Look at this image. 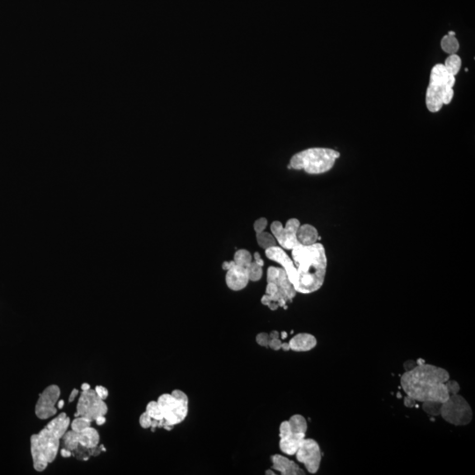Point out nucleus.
I'll return each mask as SVG.
<instances>
[{
	"label": "nucleus",
	"instance_id": "obj_1",
	"mask_svg": "<svg viewBox=\"0 0 475 475\" xmlns=\"http://www.w3.org/2000/svg\"><path fill=\"white\" fill-rule=\"evenodd\" d=\"M450 374L443 368L428 363H417L400 377L405 393L417 402L434 401L442 403L449 398L445 382Z\"/></svg>",
	"mask_w": 475,
	"mask_h": 475
},
{
	"label": "nucleus",
	"instance_id": "obj_2",
	"mask_svg": "<svg viewBox=\"0 0 475 475\" xmlns=\"http://www.w3.org/2000/svg\"><path fill=\"white\" fill-rule=\"evenodd\" d=\"M292 251V259L296 268V292L311 294L319 291L324 283L328 268L323 245L318 242L310 246L298 245Z\"/></svg>",
	"mask_w": 475,
	"mask_h": 475
},
{
	"label": "nucleus",
	"instance_id": "obj_3",
	"mask_svg": "<svg viewBox=\"0 0 475 475\" xmlns=\"http://www.w3.org/2000/svg\"><path fill=\"white\" fill-rule=\"evenodd\" d=\"M70 426V418L66 413L57 415L45 428L30 438V449L33 468L43 472L56 459L59 451L60 439Z\"/></svg>",
	"mask_w": 475,
	"mask_h": 475
},
{
	"label": "nucleus",
	"instance_id": "obj_4",
	"mask_svg": "<svg viewBox=\"0 0 475 475\" xmlns=\"http://www.w3.org/2000/svg\"><path fill=\"white\" fill-rule=\"evenodd\" d=\"M455 82V76L447 71L443 64H438L433 67L426 92V106L429 112L437 113L443 105L452 102Z\"/></svg>",
	"mask_w": 475,
	"mask_h": 475
},
{
	"label": "nucleus",
	"instance_id": "obj_5",
	"mask_svg": "<svg viewBox=\"0 0 475 475\" xmlns=\"http://www.w3.org/2000/svg\"><path fill=\"white\" fill-rule=\"evenodd\" d=\"M339 157L340 153L333 149L310 148L293 156L289 168L303 170L310 174H324L333 168Z\"/></svg>",
	"mask_w": 475,
	"mask_h": 475
},
{
	"label": "nucleus",
	"instance_id": "obj_6",
	"mask_svg": "<svg viewBox=\"0 0 475 475\" xmlns=\"http://www.w3.org/2000/svg\"><path fill=\"white\" fill-rule=\"evenodd\" d=\"M158 403L163 415L160 428L168 429L182 423L188 414V397L183 391L174 390L159 397Z\"/></svg>",
	"mask_w": 475,
	"mask_h": 475
},
{
	"label": "nucleus",
	"instance_id": "obj_7",
	"mask_svg": "<svg viewBox=\"0 0 475 475\" xmlns=\"http://www.w3.org/2000/svg\"><path fill=\"white\" fill-rule=\"evenodd\" d=\"M473 410L464 397L459 393L449 396L441 406L440 415L448 424L466 426L473 420Z\"/></svg>",
	"mask_w": 475,
	"mask_h": 475
},
{
	"label": "nucleus",
	"instance_id": "obj_8",
	"mask_svg": "<svg viewBox=\"0 0 475 475\" xmlns=\"http://www.w3.org/2000/svg\"><path fill=\"white\" fill-rule=\"evenodd\" d=\"M108 413V406L104 400L99 398L95 390L82 391L77 405L75 417L83 416L95 421L99 416H105Z\"/></svg>",
	"mask_w": 475,
	"mask_h": 475
},
{
	"label": "nucleus",
	"instance_id": "obj_9",
	"mask_svg": "<svg viewBox=\"0 0 475 475\" xmlns=\"http://www.w3.org/2000/svg\"><path fill=\"white\" fill-rule=\"evenodd\" d=\"M300 225L298 219L291 218L286 222L285 226H282L281 222H273L270 226V230L282 248L292 250L300 245L296 239V232Z\"/></svg>",
	"mask_w": 475,
	"mask_h": 475
},
{
	"label": "nucleus",
	"instance_id": "obj_10",
	"mask_svg": "<svg viewBox=\"0 0 475 475\" xmlns=\"http://www.w3.org/2000/svg\"><path fill=\"white\" fill-rule=\"evenodd\" d=\"M296 458L308 473L314 475L320 469L322 454L319 443L311 438H305L296 452Z\"/></svg>",
	"mask_w": 475,
	"mask_h": 475
},
{
	"label": "nucleus",
	"instance_id": "obj_11",
	"mask_svg": "<svg viewBox=\"0 0 475 475\" xmlns=\"http://www.w3.org/2000/svg\"><path fill=\"white\" fill-rule=\"evenodd\" d=\"M60 393V388L56 385L48 386L44 389L35 405V414L38 418L46 420L57 414L56 405L59 400Z\"/></svg>",
	"mask_w": 475,
	"mask_h": 475
},
{
	"label": "nucleus",
	"instance_id": "obj_12",
	"mask_svg": "<svg viewBox=\"0 0 475 475\" xmlns=\"http://www.w3.org/2000/svg\"><path fill=\"white\" fill-rule=\"evenodd\" d=\"M267 281L268 282H273L280 292L286 297L288 301H292L296 296L297 292L293 286L292 282L288 278L287 274L284 269L278 267H269L267 272Z\"/></svg>",
	"mask_w": 475,
	"mask_h": 475
},
{
	"label": "nucleus",
	"instance_id": "obj_13",
	"mask_svg": "<svg viewBox=\"0 0 475 475\" xmlns=\"http://www.w3.org/2000/svg\"><path fill=\"white\" fill-rule=\"evenodd\" d=\"M266 256L268 259L276 262L282 266L281 268L284 269V271L287 274L288 278L294 286V282L296 279L295 264L293 262L292 258L286 254V252H284L283 248L278 246L270 247L266 250Z\"/></svg>",
	"mask_w": 475,
	"mask_h": 475
},
{
	"label": "nucleus",
	"instance_id": "obj_14",
	"mask_svg": "<svg viewBox=\"0 0 475 475\" xmlns=\"http://www.w3.org/2000/svg\"><path fill=\"white\" fill-rule=\"evenodd\" d=\"M226 285L234 292H239L245 289L249 282L246 268L240 265H234L227 270L226 276Z\"/></svg>",
	"mask_w": 475,
	"mask_h": 475
},
{
	"label": "nucleus",
	"instance_id": "obj_15",
	"mask_svg": "<svg viewBox=\"0 0 475 475\" xmlns=\"http://www.w3.org/2000/svg\"><path fill=\"white\" fill-rule=\"evenodd\" d=\"M274 470L280 472L282 475H301L306 473L294 461L285 456L276 454L271 457Z\"/></svg>",
	"mask_w": 475,
	"mask_h": 475
},
{
	"label": "nucleus",
	"instance_id": "obj_16",
	"mask_svg": "<svg viewBox=\"0 0 475 475\" xmlns=\"http://www.w3.org/2000/svg\"><path fill=\"white\" fill-rule=\"evenodd\" d=\"M291 350L296 352H307L317 346V339L314 335L308 333H300L291 339L290 343Z\"/></svg>",
	"mask_w": 475,
	"mask_h": 475
},
{
	"label": "nucleus",
	"instance_id": "obj_17",
	"mask_svg": "<svg viewBox=\"0 0 475 475\" xmlns=\"http://www.w3.org/2000/svg\"><path fill=\"white\" fill-rule=\"evenodd\" d=\"M305 438L306 434L292 432L286 437L280 438V450L286 455L294 456Z\"/></svg>",
	"mask_w": 475,
	"mask_h": 475
},
{
	"label": "nucleus",
	"instance_id": "obj_18",
	"mask_svg": "<svg viewBox=\"0 0 475 475\" xmlns=\"http://www.w3.org/2000/svg\"><path fill=\"white\" fill-rule=\"evenodd\" d=\"M296 239L300 245H312L317 243L319 240V232L315 227L311 225H300L296 232Z\"/></svg>",
	"mask_w": 475,
	"mask_h": 475
},
{
	"label": "nucleus",
	"instance_id": "obj_19",
	"mask_svg": "<svg viewBox=\"0 0 475 475\" xmlns=\"http://www.w3.org/2000/svg\"><path fill=\"white\" fill-rule=\"evenodd\" d=\"M76 435L80 446L85 447L87 449H94L99 445V433L91 426L82 431L76 432Z\"/></svg>",
	"mask_w": 475,
	"mask_h": 475
},
{
	"label": "nucleus",
	"instance_id": "obj_20",
	"mask_svg": "<svg viewBox=\"0 0 475 475\" xmlns=\"http://www.w3.org/2000/svg\"><path fill=\"white\" fill-rule=\"evenodd\" d=\"M289 424L291 425L292 432L306 434L308 425L306 418L301 414H294L289 420Z\"/></svg>",
	"mask_w": 475,
	"mask_h": 475
},
{
	"label": "nucleus",
	"instance_id": "obj_21",
	"mask_svg": "<svg viewBox=\"0 0 475 475\" xmlns=\"http://www.w3.org/2000/svg\"><path fill=\"white\" fill-rule=\"evenodd\" d=\"M441 48L442 50L448 54H456L459 49V43L455 35L446 34L442 38Z\"/></svg>",
	"mask_w": 475,
	"mask_h": 475
},
{
	"label": "nucleus",
	"instance_id": "obj_22",
	"mask_svg": "<svg viewBox=\"0 0 475 475\" xmlns=\"http://www.w3.org/2000/svg\"><path fill=\"white\" fill-rule=\"evenodd\" d=\"M256 240H257V243L259 244L260 246L265 250L278 246V241L274 237L273 234L268 233L265 230L260 232V233H256Z\"/></svg>",
	"mask_w": 475,
	"mask_h": 475
},
{
	"label": "nucleus",
	"instance_id": "obj_23",
	"mask_svg": "<svg viewBox=\"0 0 475 475\" xmlns=\"http://www.w3.org/2000/svg\"><path fill=\"white\" fill-rule=\"evenodd\" d=\"M443 66L452 75L456 77L460 71L461 66H462L460 57L458 56L457 54H451L447 57Z\"/></svg>",
	"mask_w": 475,
	"mask_h": 475
},
{
	"label": "nucleus",
	"instance_id": "obj_24",
	"mask_svg": "<svg viewBox=\"0 0 475 475\" xmlns=\"http://www.w3.org/2000/svg\"><path fill=\"white\" fill-rule=\"evenodd\" d=\"M233 261L237 265H240L241 267L247 268L249 264L253 262L252 254H250L249 251L245 249L238 250L234 254Z\"/></svg>",
	"mask_w": 475,
	"mask_h": 475
},
{
	"label": "nucleus",
	"instance_id": "obj_25",
	"mask_svg": "<svg viewBox=\"0 0 475 475\" xmlns=\"http://www.w3.org/2000/svg\"><path fill=\"white\" fill-rule=\"evenodd\" d=\"M146 412L151 416V418L153 421L159 422V428H160V424L163 421V415L161 413L158 401H150L146 406Z\"/></svg>",
	"mask_w": 475,
	"mask_h": 475
},
{
	"label": "nucleus",
	"instance_id": "obj_26",
	"mask_svg": "<svg viewBox=\"0 0 475 475\" xmlns=\"http://www.w3.org/2000/svg\"><path fill=\"white\" fill-rule=\"evenodd\" d=\"M63 440H64V445H65V448L71 451V452H74L76 449L78 447L80 446L79 444V442H78V439H77V435H76L75 431H73L72 429L70 430V431H66V434L64 435L63 437Z\"/></svg>",
	"mask_w": 475,
	"mask_h": 475
},
{
	"label": "nucleus",
	"instance_id": "obj_27",
	"mask_svg": "<svg viewBox=\"0 0 475 475\" xmlns=\"http://www.w3.org/2000/svg\"><path fill=\"white\" fill-rule=\"evenodd\" d=\"M246 272L248 275L249 281H252V282H258L262 279V275H263L262 267H261L258 264L255 263L254 261L246 268Z\"/></svg>",
	"mask_w": 475,
	"mask_h": 475
},
{
	"label": "nucleus",
	"instance_id": "obj_28",
	"mask_svg": "<svg viewBox=\"0 0 475 475\" xmlns=\"http://www.w3.org/2000/svg\"><path fill=\"white\" fill-rule=\"evenodd\" d=\"M441 406H442V403H440V402L426 401V402H423V409L429 416L437 417V416L440 415Z\"/></svg>",
	"mask_w": 475,
	"mask_h": 475
},
{
	"label": "nucleus",
	"instance_id": "obj_29",
	"mask_svg": "<svg viewBox=\"0 0 475 475\" xmlns=\"http://www.w3.org/2000/svg\"><path fill=\"white\" fill-rule=\"evenodd\" d=\"M91 421L89 419L83 416H77L75 420L71 423V429L76 432H80L91 426Z\"/></svg>",
	"mask_w": 475,
	"mask_h": 475
},
{
	"label": "nucleus",
	"instance_id": "obj_30",
	"mask_svg": "<svg viewBox=\"0 0 475 475\" xmlns=\"http://www.w3.org/2000/svg\"><path fill=\"white\" fill-rule=\"evenodd\" d=\"M445 386H446L447 391H448V393H449L450 395L457 394V393H459V392L460 390L459 384L458 382L455 381V380H451L450 378L445 382Z\"/></svg>",
	"mask_w": 475,
	"mask_h": 475
},
{
	"label": "nucleus",
	"instance_id": "obj_31",
	"mask_svg": "<svg viewBox=\"0 0 475 475\" xmlns=\"http://www.w3.org/2000/svg\"><path fill=\"white\" fill-rule=\"evenodd\" d=\"M267 226H268V220L265 217H261L254 222V229L256 233H260L265 230Z\"/></svg>",
	"mask_w": 475,
	"mask_h": 475
},
{
	"label": "nucleus",
	"instance_id": "obj_32",
	"mask_svg": "<svg viewBox=\"0 0 475 475\" xmlns=\"http://www.w3.org/2000/svg\"><path fill=\"white\" fill-rule=\"evenodd\" d=\"M139 424L143 428H151V424H152V419L151 418V416L149 414H147L146 412L143 413V414L140 415V418H139Z\"/></svg>",
	"mask_w": 475,
	"mask_h": 475
},
{
	"label": "nucleus",
	"instance_id": "obj_33",
	"mask_svg": "<svg viewBox=\"0 0 475 475\" xmlns=\"http://www.w3.org/2000/svg\"><path fill=\"white\" fill-rule=\"evenodd\" d=\"M292 428H291V425L289 424V421L282 422L281 425H280V428H279V437H280V438L286 437V436L292 434Z\"/></svg>",
	"mask_w": 475,
	"mask_h": 475
},
{
	"label": "nucleus",
	"instance_id": "obj_34",
	"mask_svg": "<svg viewBox=\"0 0 475 475\" xmlns=\"http://www.w3.org/2000/svg\"><path fill=\"white\" fill-rule=\"evenodd\" d=\"M269 340V335L267 333H260L256 335V343L262 347H268Z\"/></svg>",
	"mask_w": 475,
	"mask_h": 475
},
{
	"label": "nucleus",
	"instance_id": "obj_35",
	"mask_svg": "<svg viewBox=\"0 0 475 475\" xmlns=\"http://www.w3.org/2000/svg\"><path fill=\"white\" fill-rule=\"evenodd\" d=\"M282 341L280 338H273L270 339L269 340V343H268V347L273 349V350H280L281 348H282Z\"/></svg>",
	"mask_w": 475,
	"mask_h": 475
},
{
	"label": "nucleus",
	"instance_id": "obj_36",
	"mask_svg": "<svg viewBox=\"0 0 475 475\" xmlns=\"http://www.w3.org/2000/svg\"><path fill=\"white\" fill-rule=\"evenodd\" d=\"M95 392H96V393L98 394L99 398H101L102 400H105L108 398V391L106 387L101 386H96L95 387Z\"/></svg>",
	"mask_w": 475,
	"mask_h": 475
},
{
	"label": "nucleus",
	"instance_id": "obj_37",
	"mask_svg": "<svg viewBox=\"0 0 475 475\" xmlns=\"http://www.w3.org/2000/svg\"><path fill=\"white\" fill-rule=\"evenodd\" d=\"M416 403H417V401L414 400L413 398L409 397V396L407 395L404 398V405L406 406V407H407V408H409V409L414 408V407H415V405H416Z\"/></svg>",
	"mask_w": 475,
	"mask_h": 475
},
{
	"label": "nucleus",
	"instance_id": "obj_38",
	"mask_svg": "<svg viewBox=\"0 0 475 475\" xmlns=\"http://www.w3.org/2000/svg\"><path fill=\"white\" fill-rule=\"evenodd\" d=\"M253 259H254V262H255V263L258 264V265H260L261 267H263V260L262 259V257H261V255H260L258 252H255V253H254V255H253Z\"/></svg>",
	"mask_w": 475,
	"mask_h": 475
},
{
	"label": "nucleus",
	"instance_id": "obj_39",
	"mask_svg": "<svg viewBox=\"0 0 475 475\" xmlns=\"http://www.w3.org/2000/svg\"><path fill=\"white\" fill-rule=\"evenodd\" d=\"M416 364H417V363H416V362H414V361H412V360H409V361H407V362H405V364H404L405 372H407V371H410V370H412L413 368L415 367V366H416Z\"/></svg>",
	"mask_w": 475,
	"mask_h": 475
},
{
	"label": "nucleus",
	"instance_id": "obj_40",
	"mask_svg": "<svg viewBox=\"0 0 475 475\" xmlns=\"http://www.w3.org/2000/svg\"><path fill=\"white\" fill-rule=\"evenodd\" d=\"M79 393H80V392H79L78 389H73V390L71 391V395L69 397V401L72 402L73 400H75L76 397L78 396Z\"/></svg>",
	"mask_w": 475,
	"mask_h": 475
},
{
	"label": "nucleus",
	"instance_id": "obj_41",
	"mask_svg": "<svg viewBox=\"0 0 475 475\" xmlns=\"http://www.w3.org/2000/svg\"><path fill=\"white\" fill-rule=\"evenodd\" d=\"M234 263H235V262H234V261L226 262H224V263H223V269H225V270L227 271L229 268H231V267L234 265Z\"/></svg>",
	"mask_w": 475,
	"mask_h": 475
},
{
	"label": "nucleus",
	"instance_id": "obj_42",
	"mask_svg": "<svg viewBox=\"0 0 475 475\" xmlns=\"http://www.w3.org/2000/svg\"><path fill=\"white\" fill-rule=\"evenodd\" d=\"M60 453H61V456L63 458H69V457H71L72 455V452L71 451H69V450H67L66 448L65 449H62Z\"/></svg>",
	"mask_w": 475,
	"mask_h": 475
},
{
	"label": "nucleus",
	"instance_id": "obj_43",
	"mask_svg": "<svg viewBox=\"0 0 475 475\" xmlns=\"http://www.w3.org/2000/svg\"><path fill=\"white\" fill-rule=\"evenodd\" d=\"M268 335H269V338L270 339L280 338V333L278 331H277V330H274L270 334H268Z\"/></svg>",
	"mask_w": 475,
	"mask_h": 475
},
{
	"label": "nucleus",
	"instance_id": "obj_44",
	"mask_svg": "<svg viewBox=\"0 0 475 475\" xmlns=\"http://www.w3.org/2000/svg\"><path fill=\"white\" fill-rule=\"evenodd\" d=\"M95 422H96L97 425H103L106 423V418H105V416H99L95 420Z\"/></svg>",
	"mask_w": 475,
	"mask_h": 475
},
{
	"label": "nucleus",
	"instance_id": "obj_45",
	"mask_svg": "<svg viewBox=\"0 0 475 475\" xmlns=\"http://www.w3.org/2000/svg\"><path fill=\"white\" fill-rule=\"evenodd\" d=\"M281 349L284 350V351H289V350H291V348H290V345H289V344H286V343H284V344H283V343H282V348H281Z\"/></svg>",
	"mask_w": 475,
	"mask_h": 475
},
{
	"label": "nucleus",
	"instance_id": "obj_46",
	"mask_svg": "<svg viewBox=\"0 0 475 475\" xmlns=\"http://www.w3.org/2000/svg\"><path fill=\"white\" fill-rule=\"evenodd\" d=\"M90 388H91V387H90V385L89 384H87V383H84V384L81 386V389H82V391L89 390Z\"/></svg>",
	"mask_w": 475,
	"mask_h": 475
},
{
	"label": "nucleus",
	"instance_id": "obj_47",
	"mask_svg": "<svg viewBox=\"0 0 475 475\" xmlns=\"http://www.w3.org/2000/svg\"><path fill=\"white\" fill-rule=\"evenodd\" d=\"M64 404H65V401L64 400L58 401V403H57V409H62L64 407Z\"/></svg>",
	"mask_w": 475,
	"mask_h": 475
},
{
	"label": "nucleus",
	"instance_id": "obj_48",
	"mask_svg": "<svg viewBox=\"0 0 475 475\" xmlns=\"http://www.w3.org/2000/svg\"><path fill=\"white\" fill-rule=\"evenodd\" d=\"M287 336L288 334L286 333V332H282V333L280 334V337H281L282 339H285L286 337H287Z\"/></svg>",
	"mask_w": 475,
	"mask_h": 475
},
{
	"label": "nucleus",
	"instance_id": "obj_49",
	"mask_svg": "<svg viewBox=\"0 0 475 475\" xmlns=\"http://www.w3.org/2000/svg\"><path fill=\"white\" fill-rule=\"evenodd\" d=\"M265 474L267 475H276V473L273 472L272 470H268L265 472Z\"/></svg>",
	"mask_w": 475,
	"mask_h": 475
},
{
	"label": "nucleus",
	"instance_id": "obj_50",
	"mask_svg": "<svg viewBox=\"0 0 475 475\" xmlns=\"http://www.w3.org/2000/svg\"><path fill=\"white\" fill-rule=\"evenodd\" d=\"M448 34H450V35H456V33H455V32H453V31H451V32H449V33H448Z\"/></svg>",
	"mask_w": 475,
	"mask_h": 475
}]
</instances>
